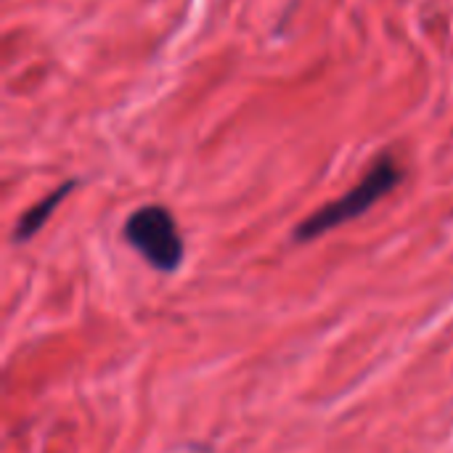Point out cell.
Instances as JSON below:
<instances>
[{
    "instance_id": "cell-1",
    "label": "cell",
    "mask_w": 453,
    "mask_h": 453,
    "mask_svg": "<svg viewBox=\"0 0 453 453\" xmlns=\"http://www.w3.org/2000/svg\"><path fill=\"white\" fill-rule=\"evenodd\" d=\"M398 183H401V167H398V162L390 154L380 157L374 162V167L366 173V178L358 186H353L345 196H340V199L324 204L321 210H316L313 215H308L295 228V239L297 242H311V239H319V236L329 234L337 226H345L353 218H361L382 196H388Z\"/></svg>"
},
{
    "instance_id": "cell-2",
    "label": "cell",
    "mask_w": 453,
    "mask_h": 453,
    "mask_svg": "<svg viewBox=\"0 0 453 453\" xmlns=\"http://www.w3.org/2000/svg\"><path fill=\"white\" fill-rule=\"evenodd\" d=\"M125 242L162 273H173L183 260V239L170 210L149 204L135 210L125 223Z\"/></svg>"
},
{
    "instance_id": "cell-3",
    "label": "cell",
    "mask_w": 453,
    "mask_h": 453,
    "mask_svg": "<svg viewBox=\"0 0 453 453\" xmlns=\"http://www.w3.org/2000/svg\"><path fill=\"white\" fill-rule=\"evenodd\" d=\"M77 186V180H69V183H64V186H58L53 194H48L45 199H40L35 207H29L21 218H19V223H16V231H13V242H29L45 223H48V218L53 215V210L61 204V199H66L69 196V191Z\"/></svg>"
}]
</instances>
